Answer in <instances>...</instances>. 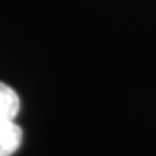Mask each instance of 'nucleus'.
I'll list each match as a JSON object with an SVG mask.
<instances>
[{
    "instance_id": "nucleus-2",
    "label": "nucleus",
    "mask_w": 156,
    "mask_h": 156,
    "mask_svg": "<svg viewBox=\"0 0 156 156\" xmlns=\"http://www.w3.org/2000/svg\"><path fill=\"white\" fill-rule=\"evenodd\" d=\"M21 108V101L16 90L0 82V122L16 120Z\"/></svg>"
},
{
    "instance_id": "nucleus-1",
    "label": "nucleus",
    "mask_w": 156,
    "mask_h": 156,
    "mask_svg": "<svg viewBox=\"0 0 156 156\" xmlns=\"http://www.w3.org/2000/svg\"><path fill=\"white\" fill-rule=\"evenodd\" d=\"M23 142V130L16 120L0 122V156H12Z\"/></svg>"
}]
</instances>
